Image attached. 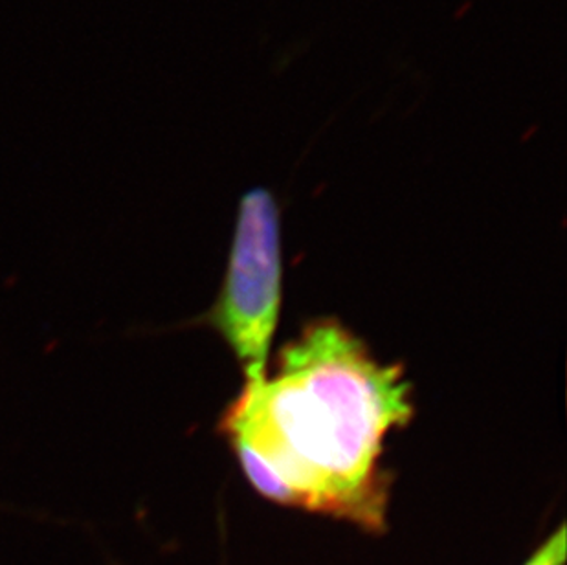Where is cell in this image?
<instances>
[{
    "label": "cell",
    "instance_id": "obj_1",
    "mask_svg": "<svg viewBox=\"0 0 567 565\" xmlns=\"http://www.w3.org/2000/svg\"><path fill=\"white\" fill-rule=\"evenodd\" d=\"M274 377L243 386L219 422L243 472L270 502L384 527L391 432L412 421L402 366L380 363L334 318L281 347Z\"/></svg>",
    "mask_w": 567,
    "mask_h": 565
},
{
    "label": "cell",
    "instance_id": "obj_2",
    "mask_svg": "<svg viewBox=\"0 0 567 565\" xmlns=\"http://www.w3.org/2000/svg\"><path fill=\"white\" fill-rule=\"evenodd\" d=\"M281 220L272 193H245L237 212L228 268L217 301L203 321L228 343L245 384L267 379L281 309Z\"/></svg>",
    "mask_w": 567,
    "mask_h": 565
},
{
    "label": "cell",
    "instance_id": "obj_3",
    "mask_svg": "<svg viewBox=\"0 0 567 565\" xmlns=\"http://www.w3.org/2000/svg\"><path fill=\"white\" fill-rule=\"evenodd\" d=\"M566 551V525L563 523L525 565H564Z\"/></svg>",
    "mask_w": 567,
    "mask_h": 565
}]
</instances>
